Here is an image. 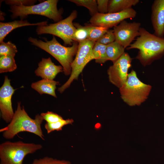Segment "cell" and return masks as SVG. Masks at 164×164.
<instances>
[{
  "label": "cell",
  "instance_id": "cell-1",
  "mask_svg": "<svg viewBox=\"0 0 164 164\" xmlns=\"http://www.w3.org/2000/svg\"><path fill=\"white\" fill-rule=\"evenodd\" d=\"M43 119L40 114L36 115L34 119L31 118L25 111L24 107L18 102L17 108L11 121L6 126L1 128L2 136L7 139H11L19 133L27 132L33 133L44 140V136L41 125Z\"/></svg>",
  "mask_w": 164,
  "mask_h": 164
},
{
  "label": "cell",
  "instance_id": "cell-2",
  "mask_svg": "<svg viewBox=\"0 0 164 164\" xmlns=\"http://www.w3.org/2000/svg\"><path fill=\"white\" fill-rule=\"evenodd\" d=\"M126 49L138 50L136 58L143 65L146 66L164 55V38L157 36L141 27L139 36Z\"/></svg>",
  "mask_w": 164,
  "mask_h": 164
},
{
  "label": "cell",
  "instance_id": "cell-3",
  "mask_svg": "<svg viewBox=\"0 0 164 164\" xmlns=\"http://www.w3.org/2000/svg\"><path fill=\"white\" fill-rule=\"evenodd\" d=\"M28 40L32 44L45 50L55 58L62 65L65 75L70 74L71 65L77 51L78 43L74 42L71 46L66 47L61 44L54 36L51 40H46L45 42L31 37Z\"/></svg>",
  "mask_w": 164,
  "mask_h": 164
},
{
  "label": "cell",
  "instance_id": "cell-4",
  "mask_svg": "<svg viewBox=\"0 0 164 164\" xmlns=\"http://www.w3.org/2000/svg\"><path fill=\"white\" fill-rule=\"evenodd\" d=\"M43 147L40 144L21 141H6L0 145V164H23L25 157Z\"/></svg>",
  "mask_w": 164,
  "mask_h": 164
},
{
  "label": "cell",
  "instance_id": "cell-5",
  "mask_svg": "<svg viewBox=\"0 0 164 164\" xmlns=\"http://www.w3.org/2000/svg\"><path fill=\"white\" fill-rule=\"evenodd\" d=\"M152 87L141 81L132 70L125 83L119 88L121 97L130 106L138 105L148 98Z\"/></svg>",
  "mask_w": 164,
  "mask_h": 164
},
{
  "label": "cell",
  "instance_id": "cell-6",
  "mask_svg": "<svg viewBox=\"0 0 164 164\" xmlns=\"http://www.w3.org/2000/svg\"><path fill=\"white\" fill-rule=\"evenodd\" d=\"M58 2L57 0H47L29 6L11 5L9 10L12 13L11 17L14 19L29 15H38L46 17L57 22L62 20V18L60 11L57 8Z\"/></svg>",
  "mask_w": 164,
  "mask_h": 164
},
{
  "label": "cell",
  "instance_id": "cell-7",
  "mask_svg": "<svg viewBox=\"0 0 164 164\" xmlns=\"http://www.w3.org/2000/svg\"><path fill=\"white\" fill-rule=\"evenodd\" d=\"M76 10L72 11L67 18L54 23L38 26L36 29L38 35L49 34L62 39L65 45L72 46L75 42L74 34L76 30L73 22L77 17Z\"/></svg>",
  "mask_w": 164,
  "mask_h": 164
},
{
  "label": "cell",
  "instance_id": "cell-8",
  "mask_svg": "<svg viewBox=\"0 0 164 164\" xmlns=\"http://www.w3.org/2000/svg\"><path fill=\"white\" fill-rule=\"evenodd\" d=\"M95 42L88 39L78 42L77 51L71 65V71L69 78L67 82L58 88L61 93L70 87L71 83L77 80L84 68L91 60L94 59L93 49Z\"/></svg>",
  "mask_w": 164,
  "mask_h": 164
},
{
  "label": "cell",
  "instance_id": "cell-9",
  "mask_svg": "<svg viewBox=\"0 0 164 164\" xmlns=\"http://www.w3.org/2000/svg\"><path fill=\"white\" fill-rule=\"evenodd\" d=\"M132 58L129 54L124 52L107 70L109 80L120 88L126 82L128 71L131 66Z\"/></svg>",
  "mask_w": 164,
  "mask_h": 164
},
{
  "label": "cell",
  "instance_id": "cell-10",
  "mask_svg": "<svg viewBox=\"0 0 164 164\" xmlns=\"http://www.w3.org/2000/svg\"><path fill=\"white\" fill-rule=\"evenodd\" d=\"M136 11L132 8L121 12L101 14L97 13L91 17L90 24L108 29L114 27L121 22L128 19H132L136 15Z\"/></svg>",
  "mask_w": 164,
  "mask_h": 164
},
{
  "label": "cell",
  "instance_id": "cell-11",
  "mask_svg": "<svg viewBox=\"0 0 164 164\" xmlns=\"http://www.w3.org/2000/svg\"><path fill=\"white\" fill-rule=\"evenodd\" d=\"M141 25L139 22H129L123 20L113 28L115 41L126 49L136 37L139 36Z\"/></svg>",
  "mask_w": 164,
  "mask_h": 164
},
{
  "label": "cell",
  "instance_id": "cell-12",
  "mask_svg": "<svg viewBox=\"0 0 164 164\" xmlns=\"http://www.w3.org/2000/svg\"><path fill=\"white\" fill-rule=\"evenodd\" d=\"M15 90L11 85L10 80L5 76L0 89V110L2 119L7 123L11 121L14 114L11 99Z\"/></svg>",
  "mask_w": 164,
  "mask_h": 164
},
{
  "label": "cell",
  "instance_id": "cell-13",
  "mask_svg": "<svg viewBox=\"0 0 164 164\" xmlns=\"http://www.w3.org/2000/svg\"><path fill=\"white\" fill-rule=\"evenodd\" d=\"M151 20L154 34L159 37L164 36V0H155L151 8Z\"/></svg>",
  "mask_w": 164,
  "mask_h": 164
},
{
  "label": "cell",
  "instance_id": "cell-14",
  "mask_svg": "<svg viewBox=\"0 0 164 164\" xmlns=\"http://www.w3.org/2000/svg\"><path fill=\"white\" fill-rule=\"evenodd\" d=\"M63 71V67L55 65L49 57L42 58L38 64V67L35 71V73L43 79L53 80L57 74Z\"/></svg>",
  "mask_w": 164,
  "mask_h": 164
},
{
  "label": "cell",
  "instance_id": "cell-15",
  "mask_svg": "<svg viewBox=\"0 0 164 164\" xmlns=\"http://www.w3.org/2000/svg\"><path fill=\"white\" fill-rule=\"evenodd\" d=\"M47 21H44L31 23L27 20H15L8 22H0V43L3 42L5 36L13 29L22 26H42L47 24Z\"/></svg>",
  "mask_w": 164,
  "mask_h": 164
},
{
  "label": "cell",
  "instance_id": "cell-16",
  "mask_svg": "<svg viewBox=\"0 0 164 164\" xmlns=\"http://www.w3.org/2000/svg\"><path fill=\"white\" fill-rule=\"evenodd\" d=\"M59 82L53 80L43 79L32 83L31 87L40 94H46L56 97L55 91Z\"/></svg>",
  "mask_w": 164,
  "mask_h": 164
},
{
  "label": "cell",
  "instance_id": "cell-17",
  "mask_svg": "<svg viewBox=\"0 0 164 164\" xmlns=\"http://www.w3.org/2000/svg\"><path fill=\"white\" fill-rule=\"evenodd\" d=\"M139 2V0H110L108 5V13L122 12L132 8Z\"/></svg>",
  "mask_w": 164,
  "mask_h": 164
},
{
  "label": "cell",
  "instance_id": "cell-18",
  "mask_svg": "<svg viewBox=\"0 0 164 164\" xmlns=\"http://www.w3.org/2000/svg\"><path fill=\"white\" fill-rule=\"evenodd\" d=\"M125 50V48L121 45L116 41L106 45L107 61L110 60L114 63L124 53Z\"/></svg>",
  "mask_w": 164,
  "mask_h": 164
},
{
  "label": "cell",
  "instance_id": "cell-19",
  "mask_svg": "<svg viewBox=\"0 0 164 164\" xmlns=\"http://www.w3.org/2000/svg\"><path fill=\"white\" fill-rule=\"evenodd\" d=\"M88 31L87 39L96 42L108 29L100 26H96L91 24H86L85 25Z\"/></svg>",
  "mask_w": 164,
  "mask_h": 164
},
{
  "label": "cell",
  "instance_id": "cell-20",
  "mask_svg": "<svg viewBox=\"0 0 164 164\" xmlns=\"http://www.w3.org/2000/svg\"><path fill=\"white\" fill-rule=\"evenodd\" d=\"M14 56H4L0 57V73L11 72L17 68Z\"/></svg>",
  "mask_w": 164,
  "mask_h": 164
},
{
  "label": "cell",
  "instance_id": "cell-21",
  "mask_svg": "<svg viewBox=\"0 0 164 164\" xmlns=\"http://www.w3.org/2000/svg\"><path fill=\"white\" fill-rule=\"evenodd\" d=\"M106 48V45L95 42L93 49V53L96 63L102 64L107 61Z\"/></svg>",
  "mask_w": 164,
  "mask_h": 164
},
{
  "label": "cell",
  "instance_id": "cell-22",
  "mask_svg": "<svg viewBox=\"0 0 164 164\" xmlns=\"http://www.w3.org/2000/svg\"><path fill=\"white\" fill-rule=\"evenodd\" d=\"M73 122L72 119H63L53 123L46 122L44 127L48 134H49L55 131H60L65 125L72 124Z\"/></svg>",
  "mask_w": 164,
  "mask_h": 164
},
{
  "label": "cell",
  "instance_id": "cell-23",
  "mask_svg": "<svg viewBox=\"0 0 164 164\" xmlns=\"http://www.w3.org/2000/svg\"><path fill=\"white\" fill-rule=\"evenodd\" d=\"M78 6H83L87 8L90 15L92 16L98 12L97 3L96 0H70Z\"/></svg>",
  "mask_w": 164,
  "mask_h": 164
},
{
  "label": "cell",
  "instance_id": "cell-24",
  "mask_svg": "<svg viewBox=\"0 0 164 164\" xmlns=\"http://www.w3.org/2000/svg\"><path fill=\"white\" fill-rule=\"evenodd\" d=\"M17 52L15 45L11 42H3L0 44V56H14Z\"/></svg>",
  "mask_w": 164,
  "mask_h": 164
},
{
  "label": "cell",
  "instance_id": "cell-25",
  "mask_svg": "<svg viewBox=\"0 0 164 164\" xmlns=\"http://www.w3.org/2000/svg\"><path fill=\"white\" fill-rule=\"evenodd\" d=\"M73 24L76 28L74 34L75 42L78 43L87 39L88 31L86 26H82L78 23Z\"/></svg>",
  "mask_w": 164,
  "mask_h": 164
},
{
  "label": "cell",
  "instance_id": "cell-26",
  "mask_svg": "<svg viewBox=\"0 0 164 164\" xmlns=\"http://www.w3.org/2000/svg\"><path fill=\"white\" fill-rule=\"evenodd\" d=\"M31 164H71L70 162L64 160H59L46 156L39 159H35Z\"/></svg>",
  "mask_w": 164,
  "mask_h": 164
},
{
  "label": "cell",
  "instance_id": "cell-27",
  "mask_svg": "<svg viewBox=\"0 0 164 164\" xmlns=\"http://www.w3.org/2000/svg\"><path fill=\"white\" fill-rule=\"evenodd\" d=\"M115 41V36L113 30L108 29L96 42L107 45Z\"/></svg>",
  "mask_w": 164,
  "mask_h": 164
},
{
  "label": "cell",
  "instance_id": "cell-28",
  "mask_svg": "<svg viewBox=\"0 0 164 164\" xmlns=\"http://www.w3.org/2000/svg\"><path fill=\"white\" fill-rule=\"evenodd\" d=\"M43 120L48 123H53L63 119L60 115L52 111H48L40 114Z\"/></svg>",
  "mask_w": 164,
  "mask_h": 164
},
{
  "label": "cell",
  "instance_id": "cell-29",
  "mask_svg": "<svg viewBox=\"0 0 164 164\" xmlns=\"http://www.w3.org/2000/svg\"><path fill=\"white\" fill-rule=\"evenodd\" d=\"M36 0H8L5 1L6 4L18 6H29L34 5Z\"/></svg>",
  "mask_w": 164,
  "mask_h": 164
},
{
  "label": "cell",
  "instance_id": "cell-30",
  "mask_svg": "<svg viewBox=\"0 0 164 164\" xmlns=\"http://www.w3.org/2000/svg\"><path fill=\"white\" fill-rule=\"evenodd\" d=\"M109 0H97V7L98 12L105 14L108 12Z\"/></svg>",
  "mask_w": 164,
  "mask_h": 164
}]
</instances>
